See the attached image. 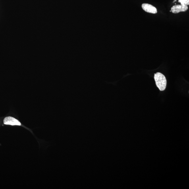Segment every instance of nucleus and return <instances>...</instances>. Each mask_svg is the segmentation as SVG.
<instances>
[{
    "label": "nucleus",
    "instance_id": "f257e3e1",
    "mask_svg": "<svg viewBox=\"0 0 189 189\" xmlns=\"http://www.w3.org/2000/svg\"><path fill=\"white\" fill-rule=\"evenodd\" d=\"M154 78L156 84L159 90H164L167 84V81L165 76L160 72H157L155 74Z\"/></svg>",
    "mask_w": 189,
    "mask_h": 189
},
{
    "label": "nucleus",
    "instance_id": "f03ea898",
    "mask_svg": "<svg viewBox=\"0 0 189 189\" xmlns=\"http://www.w3.org/2000/svg\"><path fill=\"white\" fill-rule=\"evenodd\" d=\"M4 123L5 125H9L12 126H21V123L18 120L13 117H6L4 120Z\"/></svg>",
    "mask_w": 189,
    "mask_h": 189
},
{
    "label": "nucleus",
    "instance_id": "7ed1b4c3",
    "mask_svg": "<svg viewBox=\"0 0 189 189\" xmlns=\"http://www.w3.org/2000/svg\"><path fill=\"white\" fill-rule=\"evenodd\" d=\"M188 9V6L183 5H176L172 7L171 9V11L173 13H178L180 12H185Z\"/></svg>",
    "mask_w": 189,
    "mask_h": 189
},
{
    "label": "nucleus",
    "instance_id": "20e7f679",
    "mask_svg": "<svg viewBox=\"0 0 189 189\" xmlns=\"http://www.w3.org/2000/svg\"><path fill=\"white\" fill-rule=\"evenodd\" d=\"M142 9L145 12L149 13L156 14L157 13L156 8L154 6L149 4L144 3L142 4Z\"/></svg>",
    "mask_w": 189,
    "mask_h": 189
},
{
    "label": "nucleus",
    "instance_id": "39448f33",
    "mask_svg": "<svg viewBox=\"0 0 189 189\" xmlns=\"http://www.w3.org/2000/svg\"><path fill=\"white\" fill-rule=\"evenodd\" d=\"M178 2L181 3V5L187 6L189 5V0H178Z\"/></svg>",
    "mask_w": 189,
    "mask_h": 189
}]
</instances>
